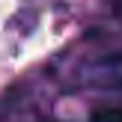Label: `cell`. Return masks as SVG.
Returning a JSON list of instances; mask_svg holds the SVG:
<instances>
[{
  "label": "cell",
  "mask_w": 122,
  "mask_h": 122,
  "mask_svg": "<svg viewBox=\"0 0 122 122\" xmlns=\"http://www.w3.org/2000/svg\"><path fill=\"white\" fill-rule=\"evenodd\" d=\"M95 122H122V110H101L95 113Z\"/></svg>",
  "instance_id": "obj_1"
}]
</instances>
